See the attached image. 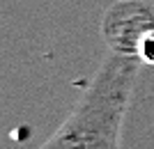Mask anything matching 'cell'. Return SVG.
<instances>
[{"mask_svg":"<svg viewBox=\"0 0 154 149\" xmlns=\"http://www.w3.org/2000/svg\"><path fill=\"white\" fill-rule=\"evenodd\" d=\"M143 62L108 53L60 129L37 149H120Z\"/></svg>","mask_w":154,"mask_h":149,"instance_id":"6da1fadb","label":"cell"},{"mask_svg":"<svg viewBox=\"0 0 154 149\" xmlns=\"http://www.w3.org/2000/svg\"><path fill=\"white\" fill-rule=\"evenodd\" d=\"M99 30L110 53L138 58L143 39L154 30V5L147 0H113L101 16Z\"/></svg>","mask_w":154,"mask_h":149,"instance_id":"7a4b0ae2","label":"cell"},{"mask_svg":"<svg viewBox=\"0 0 154 149\" xmlns=\"http://www.w3.org/2000/svg\"><path fill=\"white\" fill-rule=\"evenodd\" d=\"M138 60L147 67H154V30L143 39L140 48H138Z\"/></svg>","mask_w":154,"mask_h":149,"instance_id":"3957f363","label":"cell"}]
</instances>
